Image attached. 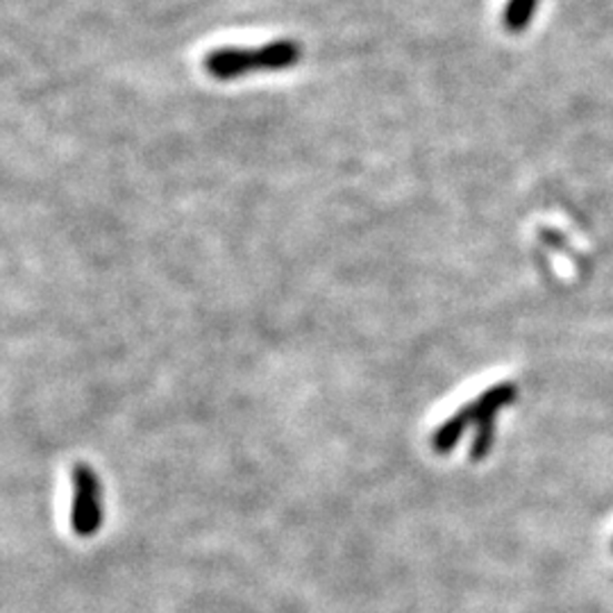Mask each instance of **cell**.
<instances>
[{"mask_svg":"<svg viewBox=\"0 0 613 613\" xmlns=\"http://www.w3.org/2000/svg\"><path fill=\"white\" fill-rule=\"evenodd\" d=\"M302 60V46L293 39H275L260 48H217L204 56V71L217 80H234L258 71H284Z\"/></svg>","mask_w":613,"mask_h":613,"instance_id":"obj_1","label":"cell"},{"mask_svg":"<svg viewBox=\"0 0 613 613\" xmlns=\"http://www.w3.org/2000/svg\"><path fill=\"white\" fill-rule=\"evenodd\" d=\"M100 482L93 469L78 464L73 471V506H71V527L78 536H93L102 525V502H100Z\"/></svg>","mask_w":613,"mask_h":613,"instance_id":"obj_2","label":"cell"},{"mask_svg":"<svg viewBox=\"0 0 613 613\" xmlns=\"http://www.w3.org/2000/svg\"><path fill=\"white\" fill-rule=\"evenodd\" d=\"M541 0H506V6L502 10V26L511 34H521L525 32L539 10Z\"/></svg>","mask_w":613,"mask_h":613,"instance_id":"obj_3","label":"cell"},{"mask_svg":"<svg viewBox=\"0 0 613 613\" xmlns=\"http://www.w3.org/2000/svg\"><path fill=\"white\" fill-rule=\"evenodd\" d=\"M611 550H613V543H611Z\"/></svg>","mask_w":613,"mask_h":613,"instance_id":"obj_4","label":"cell"}]
</instances>
